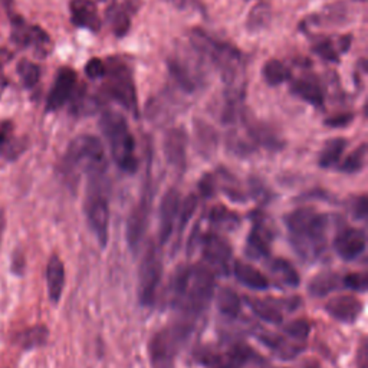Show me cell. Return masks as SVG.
<instances>
[{
    "instance_id": "obj_30",
    "label": "cell",
    "mask_w": 368,
    "mask_h": 368,
    "mask_svg": "<svg viewBox=\"0 0 368 368\" xmlns=\"http://www.w3.org/2000/svg\"><path fill=\"white\" fill-rule=\"evenodd\" d=\"M340 278L335 274L331 272H324L317 275L311 282L308 290L314 296H324L328 295L330 292L335 291L340 285Z\"/></svg>"
},
{
    "instance_id": "obj_10",
    "label": "cell",
    "mask_w": 368,
    "mask_h": 368,
    "mask_svg": "<svg viewBox=\"0 0 368 368\" xmlns=\"http://www.w3.org/2000/svg\"><path fill=\"white\" fill-rule=\"evenodd\" d=\"M201 255L206 260L208 268L213 272H219L220 275H226L231 268V258H232V248L219 235L209 233L203 237L201 243Z\"/></svg>"
},
{
    "instance_id": "obj_9",
    "label": "cell",
    "mask_w": 368,
    "mask_h": 368,
    "mask_svg": "<svg viewBox=\"0 0 368 368\" xmlns=\"http://www.w3.org/2000/svg\"><path fill=\"white\" fill-rule=\"evenodd\" d=\"M12 40L19 48H35L39 53H48L51 39L39 26L28 25L19 15L12 16Z\"/></svg>"
},
{
    "instance_id": "obj_25",
    "label": "cell",
    "mask_w": 368,
    "mask_h": 368,
    "mask_svg": "<svg viewBox=\"0 0 368 368\" xmlns=\"http://www.w3.org/2000/svg\"><path fill=\"white\" fill-rule=\"evenodd\" d=\"M345 147H346V140L344 138H333L330 141H326L322 151L319 153L318 158L319 167L330 169L335 166L340 161L342 153L345 151Z\"/></svg>"
},
{
    "instance_id": "obj_46",
    "label": "cell",
    "mask_w": 368,
    "mask_h": 368,
    "mask_svg": "<svg viewBox=\"0 0 368 368\" xmlns=\"http://www.w3.org/2000/svg\"><path fill=\"white\" fill-rule=\"evenodd\" d=\"M170 2L178 9H189L197 6V0H170Z\"/></svg>"
},
{
    "instance_id": "obj_42",
    "label": "cell",
    "mask_w": 368,
    "mask_h": 368,
    "mask_svg": "<svg viewBox=\"0 0 368 368\" xmlns=\"http://www.w3.org/2000/svg\"><path fill=\"white\" fill-rule=\"evenodd\" d=\"M351 121H353V114H340V115H334L333 118L326 119L325 124L333 128H340V127L349 126Z\"/></svg>"
},
{
    "instance_id": "obj_45",
    "label": "cell",
    "mask_w": 368,
    "mask_h": 368,
    "mask_svg": "<svg viewBox=\"0 0 368 368\" xmlns=\"http://www.w3.org/2000/svg\"><path fill=\"white\" fill-rule=\"evenodd\" d=\"M200 190L204 196H212L215 192V178L212 176H206L200 183Z\"/></svg>"
},
{
    "instance_id": "obj_34",
    "label": "cell",
    "mask_w": 368,
    "mask_h": 368,
    "mask_svg": "<svg viewBox=\"0 0 368 368\" xmlns=\"http://www.w3.org/2000/svg\"><path fill=\"white\" fill-rule=\"evenodd\" d=\"M17 74L22 79V83L26 88H33L40 78V69L36 64L31 62L28 59L20 60L17 65Z\"/></svg>"
},
{
    "instance_id": "obj_32",
    "label": "cell",
    "mask_w": 368,
    "mask_h": 368,
    "mask_svg": "<svg viewBox=\"0 0 368 368\" xmlns=\"http://www.w3.org/2000/svg\"><path fill=\"white\" fill-rule=\"evenodd\" d=\"M271 22V9L268 5L259 3L256 5L248 17V29L251 32H258L262 31L265 26H268Z\"/></svg>"
},
{
    "instance_id": "obj_5",
    "label": "cell",
    "mask_w": 368,
    "mask_h": 368,
    "mask_svg": "<svg viewBox=\"0 0 368 368\" xmlns=\"http://www.w3.org/2000/svg\"><path fill=\"white\" fill-rule=\"evenodd\" d=\"M194 330L190 321L177 322L160 330L149 344V357L153 368H173L174 361Z\"/></svg>"
},
{
    "instance_id": "obj_35",
    "label": "cell",
    "mask_w": 368,
    "mask_h": 368,
    "mask_svg": "<svg viewBox=\"0 0 368 368\" xmlns=\"http://www.w3.org/2000/svg\"><path fill=\"white\" fill-rule=\"evenodd\" d=\"M197 209V197L194 194L187 196L183 201V208L178 213V232L181 233L183 229L186 228V224L189 223V220L192 219V216L194 215Z\"/></svg>"
},
{
    "instance_id": "obj_2",
    "label": "cell",
    "mask_w": 368,
    "mask_h": 368,
    "mask_svg": "<svg viewBox=\"0 0 368 368\" xmlns=\"http://www.w3.org/2000/svg\"><path fill=\"white\" fill-rule=\"evenodd\" d=\"M296 253L305 260L317 259L325 249L328 216L311 208H299L285 217Z\"/></svg>"
},
{
    "instance_id": "obj_37",
    "label": "cell",
    "mask_w": 368,
    "mask_h": 368,
    "mask_svg": "<svg viewBox=\"0 0 368 368\" xmlns=\"http://www.w3.org/2000/svg\"><path fill=\"white\" fill-rule=\"evenodd\" d=\"M341 283L345 286V288L362 294L367 291L368 278L365 274H349L342 278Z\"/></svg>"
},
{
    "instance_id": "obj_15",
    "label": "cell",
    "mask_w": 368,
    "mask_h": 368,
    "mask_svg": "<svg viewBox=\"0 0 368 368\" xmlns=\"http://www.w3.org/2000/svg\"><path fill=\"white\" fill-rule=\"evenodd\" d=\"M362 308V302L353 295L334 296L325 305V311L330 314V317L344 324L356 322L361 315Z\"/></svg>"
},
{
    "instance_id": "obj_8",
    "label": "cell",
    "mask_w": 368,
    "mask_h": 368,
    "mask_svg": "<svg viewBox=\"0 0 368 368\" xmlns=\"http://www.w3.org/2000/svg\"><path fill=\"white\" fill-rule=\"evenodd\" d=\"M162 276V262L156 246H150L141 260L138 275V298L141 305L151 306Z\"/></svg>"
},
{
    "instance_id": "obj_43",
    "label": "cell",
    "mask_w": 368,
    "mask_h": 368,
    "mask_svg": "<svg viewBox=\"0 0 368 368\" xmlns=\"http://www.w3.org/2000/svg\"><path fill=\"white\" fill-rule=\"evenodd\" d=\"M367 197L361 196L353 203V213L357 219H365L367 217Z\"/></svg>"
},
{
    "instance_id": "obj_41",
    "label": "cell",
    "mask_w": 368,
    "mask_h": 368,
    "mask_svg": "<svg viewBox=\"0 0 368 368\" xmlns=\"http://www.w3.org/2000/svg\"><path fill=\"white\" fill-rule=\"evenodd\" d=\"M10 58H12V53L8 49L0 48V95H2V92L8 84V81L3 75V67H5V64L9 62Z\"/></svg>"
},
{
    "instance_id": "obj_47",
    "label": "cell",
    "mask_w": 368,
    "mask_h": 368,
    "mask_svg": "<svg viewBox=\"0 0 368 368\" xmlns=\"http://www.w3.org/2000/svg\"><path fill=\"white\" fill-rule=\"evenodd\" d=\"M240 367V364L239 362H236L235 360H232V358H229V361H226V362H215V367L213 368H239Z\"/></svg>"
},
{
    "instance_id": "obj_12",
    "label": "cell",
    "mask_w": 368,
    "mask_h": 368,
    "mask_svg": "<svg viewBox=\"0 0 368 368\" xmlns=\"http://www.w3.org/2000/svg\"><path fill=\"white\" fill-rule=\"evenodd\" d=\"M365 248L367 235L362 229L358 228L342 229L334 240V249L337 255L346 262H351L360 258L365 252Z\"/></svg>"
},
{
    "instance_id": "obj_20",
    "label": "cell",
    "mask_w": 368,
    "mask_h": 368,
    "mask_svg": "<svg viewBox=\"0 0 368 368\" xmlns=\"http://www.w3.org/2000/svg\"><path fill=\"white\" fill-rule=\"evenodd\" d=\"M233 274L236 279L252 291H267L269 288V281L259 269L246 262H235Z\"/></svg>"
},
{
    "instance_id": "obj_4",
    "label": "cell",
    "mask_w": 368,
    "mask_h": 368,
    "mask_svg": "<svg viewBox=\"0 0 368 368\" xmlns=\"http://www.w3.org/2000/svg\"><path fill=\"white\" fill-rule=\"evenodd\" d=\"M99 127L106 135L115 165L126 173H135L138 160L135 156V140L126 118L119 112L106 111L101 115Z\"/></svg>"
},
{
    "instance_id": "obj_13",
    "label": "cell",
    "mask_w": 368,
    "mask_h": 368,
    "mask_svg": "<svg viewBox=\"0 0 368 368\" xmlns=\"http://www.w3.org/2000/svg\"><path fill=\"white\" fill-rule=\"evenodd\" d=\"M76 88V74L71 68H62L51 88V92L47 99V111H56L62 108L71 99Z\"/></svg>"
},
{
    "instance_id": "obj_40",
    "label": "cell",
    "mask_w": 368,
    "mask_h": 368,
    "mask_svg": "<svg viewBox=\"0 0 368 368\" xmlns=\"http://www.w3.org/2000/svg\"><path fill=\"white\" fill-rule=\"evenodd\" d=\"M314 52L326 60H331V62H337L338 60V53L335 52V47L330 42V40H321L319 44L314 47Z\"/></svg>"
},
{
    "instance_id": "obj_7",
    "label": "cell",
    "mask_w": 368,
    "mask_h": 368,
    "mask_svg": "<svg viewBox=\"0 0 368 368\" xmlns=\"http://www.w3.org/2000/svg\"><path fill=\"white\" fill-rule=\"evenodd\" d=\"M102 177H92L87 192L85 215L90 223V228L94 232L99 246L104 249L110 237V206L106 194L102 193L99 180Z\"/></svg>"
},
{
    "instance_id": "obj_26",
    "label": "cell",
    "mask_w": 368,
    "mask_h": 368,
    "mask_svg": "<svg viewBox=\"0 0 368 368\" xmlns=\"http://www.w3.org/2000/svg\"><path fill=\"white\" fill-rule=\"evenodd\" d=\"M262 75L265 83L271 87H278L283 83H286L291 78V71L286 68L281 60L278 59H271L267 64L263 65Z\"/></svg>"
},
{
    "instance_id": "obj_44",
    "label": "cell",
    "mask_w": 368,
    "mask_h": 368,
    "mask_svg": "<svg viewBox=\"0 0 368 368\" xmlns=\"http://www.w3.org/2000/svg\"><path fill=\"white\" fill-rule=\"evenodd\" d=\"M25 269V258L20 252H15L12 258V271L16 275H22Z\"/></svg>"
},
{
    "instance_id": "obj_39",
    "label": "cell",
    "mask_w": 368,
    "mask_h": 368,
    "mask_svg": "<svg viewBox=\"0 0 368 368\" xmlns=\"http://www.w3.org/2000/svg\"><path fill=\"white\" fill-rule=\"evenodd\" d=\"M107 72V67L106 64L102 62L101 59L98 58H92L88 60V64L85 65V74L90 79L95 81V79H102L106 76Z\"/></svg>"
},
{
    "instance_id": "obj_18",
    "label": "cell",
    "mask_w": 368,
    "mask_h": 368,
    "mask_svg": "<svg viewBox=\"0 0 368 368\" xmlns=\"http://www.w3.org/2000/svg\"><path fill=\"white\" fill-rule=\"evenodd\" d=\"M271 231L265 224L256 221L246 242V255L253 260L267 259L271 253Z\"/></svg>"
},
{
    "instance_id": "obj_22",
    "label": "cell",
    "mask_w": 368,
    "mask_h": 368,
    "mask_svg": "<svg viewBox=\"0 0 368 368\" xmlns=\"http://www.w3.org/2000/svg\"><path fill=\"white\" fill-rule=\"evenodd\" d=\"M291 92L296 95L298 98L308 102V104L314 107H322L324 106V91L322 87L317 79L308 76V78H299L294 81L291 85Z\"/></svg>"
},
{
    "instance_id": "obj_3",
    "label": "cell",
    "mask_w": 368,
    "mask_h": 368,
    "mask_svg": "<svg viewBox=\"0 0 368 368\" xmlns=\"http://www.w3.org/2000/svg\"><path fill=\"white\" fill-rule=\"evenodd\" d=\"M107 170L104 146L94 135H79L71 144L62 160V173L69 180H76L79 174L88 178L102 177Z\"/></svg>"
},
{
    "instance_id": "obj_23",
    "label": "cell",
    "mask_w": 368,
    "mask_h": 368,
    "mask_svg": "<svg viewBox=\"0 0 368 368\" xmlns=\"http://www.w3.org/2000/svg\"><path fill=\"white\" fill-rule=\"evenodd\" d=\"M251 310L265 322L278 325L282 322V310L279 301H271V299H256V298H248L246 299Z\"/></svg>"
},
{
    "instance_id": "obj_14",
    "label": "cell",
    "mask_w": 368,
    "mask_h": 368,
    "mask_svg": "<svg viewBox=\"0 0 368 368\" xmlns=\"http://www.w3.org/2000/svg\"><path fill=\"white\" fill-rule=\"evenodd\" d=\"M180 193L176 189H170L161 199L160 203V221H158V240L165 244L174 231V223L178 216Z\"/></svg>"
},
{
    "instance_id": "obj_49",
    "label": "cell",
    "mask_w": 368,
    "mask_h": 368,
    "mask_svg": "<svg viewBox=\"0 0 368 368\" xmlns=\"http://www.w3.org/2000/svg\"><path fill=\"white\" fill-rule=\"evenodd\" d=\"M3 231H5V217H3V213H0V240H2Z\"/></svg>"
},
{
    "instance_id": "obj_24",
    "label": "cell",
    "mask_w": 368,
    "mask_h": 368,
    "mask_svg": "<svg viewBox=\"0 0 368 368\" xmlns=\"http://www.w3.org/2000/svg\"><path fill=\"white\" fill-rule=\"evenodd\" d=\"M49 331L45 325H35L31 328L19 333L16 335V342L24 350H33L37 346H42L48 342Z\"/></svg>"
},
{
    "instance_id": "obj_19",
    "label": "cell",
    "mask_w": 368,
    "mask_h": 368,
    "mask_svg": "<svg viewBox=\"0 0 368 368\" xmlns=\"http://www.w3.org/2000/svg\"><path fill=\"white\" fill-rule=\"evenodd\" d=\"M25 150H26V141L13 137L12 122L0 121V157L13 161Z\"/></svg>"
},
{
    "instance_id": "obj_48",
    "label": "cell",
    "mask_w": 368,
    "mask_h": 368,
    "mask_svg": "<svg viewBox=\"0 0 368 368\" xmlns=\"http://www.w3.org/2000/svg\"><path fill=\"white\" fill-rule=\"evenodd\" d=\"M360 354H361L360 365H361V368H365V361H367V350H365V344L362 345V349L360 350Z\"/></svg>"
},
{
    "instance_id": "obj_29",
    "label": "cell",
    "mask_w": 368,
    "mask_h": 368,
    "mask_svg": "<svg viewBox=\"0 0 368 368\" xmlns=\"http://www.w3.org/2000/svg\"><path fill=\"white\" fill-rule=\"evenodd\" d=\"M271 272L281 281V283L291 286V288H296L299 285V275L296 269L292 267L290 262H286L285 259H275L271 263Z\"/></svg>"
},
{
    "instance_id": "obj_21",
    "label": "cell",
    "mask_w": 368,
    "mask_h": 368,
    "mask_svg": "<svg viewBox=\"0 0 368 368\" xmlns=\"http://www.w3.org/2000/svg\"><path fill=\"white\" fill-rule=\"evenodd\" d=\"M47 283H48V294L49 299L53 303H58L64 292L65 286V267L62 260L56 255H53L47 267Z\"/></svg>"
},
{
    "instance_id": "obj_16",
    "label": "cell",
    "mask_w": 368,
    "mask_h": 368,
    "mask_svg": "<svg viewBox=\"0 0 368 368\" xmlns=\"http://www.w3.org/2000/svg\"><path fill=\"white\" fill-rule=\"evenodd\" d=\"M69 8L71 20L76 28L91 32H98L101 29L102 20L92 0H72Z\"/></svg>"
},
{
    "instance_id": "obj_17",
    "label": "cell",
    "mask_w": 368,
    "mask_h": 368,
    "mask_svg": "<svg viewBox=\"0 0 368 368\" xmlns=\"http://www.w3.org/2000/svg\"><path fill=\"white\" fill-rule=\"evenodd\" d=\"M186 133L180 128H173L166 134L165 138V154L169 165L177 170L186 169Z\"/></svg>"
},
{
    "instance_id": "obj_27",
    "label": "cell",
    "mask_w": 368,
    "mask_h": 368,
    "mask_svg": "<svg viewBox=\"0 0 368 368\" xmlns=\"http://www.w3.org/2000/svg\"><path fill=\"white\" fill-rule=\"evenodd\" d=\"M242 301L231 288H221L217 292V310L229 318H236L240 312Z\"/></svg>"
},
{
    "instance_id": "obj_11",
    "label": "cell",
    "mask_w": 368,
    "mask_h": 368,
    "mask_svg": "<svg viewBox=\"0 0 368 368\" xmlns=\"http://www.w3.org/2000/svg\"><path fill=\"white\" fill-rule=\"evenodd\" d=\"M150 208H151V187L142 192V196L127 223V240L133 251L137 249L142 237L146 235Z\"/></svg>"
},
{
    "instance_id": "obj_31",
    "label": "cell",
    "mask_w": 368,
    "mask_h": 368,
    "mask_svg": "<svg viewBox=\"0 0 368 368\" xmlns=\"http://www.w3.org/2000/svg\"><path fill=\"white\" fill-rule=\"evenodd\" d=\"M367 158V146L361 144L357 150H354L349 157H346L340 166V172L346 174H354L364 169Z\"/></svg>"
},
{
    "instance_id": "obj_28",
    "label": "cell",
    "mask_w": 368,
    "mask_h": 368,
    "mask_svg": "<svg viewBox=\"0 0 368 368\" xmlns=\"http://www.w3.org/2000/svg\"><path fill=\"white\" fill-rule=\"evenodd\" d=\"M107 19L115 36L122 37L128 33L131 24H130L128 12L124 8L119 5H112L107 10Z\"/></svg>"
},
{
    "instance_id": "obj_1",
    "label": "cell",
    "mask_w": 368,
    "mask_h": 368,
    "mask_svg": "<svg viewBox=\"0 0 368 368\" xmlns=\"http://www.w3.org/2000/svg\"><path fill=\"white\" fill-rule=\"evenodd\" d=\"M173 303L187 317L208 308L216 290V275L204 265L180 268L173 279Z\"/></svg>"
},
{
    "instance_id": "obj_33",
    "label": "cell",
    "mask_w": 368,
    "mask_h": 368,
    "mask_svg": "<svg viewBox=\"0 0 368 368\" xmlns=\"http://www.w3.org/2000/svg\"><path fill=\"white\" fill-rule=\"evenodd\" d=\"M194 133L197 135V141L203 151L209 153L216 147V134L210 126L204 124L203 121L197 119L194 121Z\"/></svg>"
},
{
    "instance_id": "obj_6",
    "label": "cell",
    "mask_w": 368,
    "mask_h": 368,
    "mask_svg": "<svg viewBox=\"0 0 368 368\" xmlns=\"http://www.w3.org/2000/svg\"><path fill=\"white\" fill-rule=\"evenodd\" d=\"M104 78H107L104 88H102L104 95L117 101L134 117H138L137 92L130 68L119 60L110 59V67L107 68Z\"/></svg>"
},
{
    "instance_id": "obj_38",
    "label": "cell",
    "mask_w": 368,
    "mask_h": 368,
    "mask_svg": "<svg viewBox=\"0 0 368 368\" xmlns=\"http://www.w3.org/2000/svg\"><path fill=\"white\" fill-rule=\"evenodd\" d=\"M210 220L213 223H217L219 226H226V228H231L232 224H236L239 221L235 213L226 210L224 208H215L210 212Z\"/></svg>"
},
{
    "instance_id": "obj_36",
    "label": "cell",
    "mask_w": 368,
    "mask_h": 368,
    "mask_svg": "<svg viewBox=\"0 0 368 368\" xmlns=\"http://www.w3.org/2000/svg\"><path fill=\"white\" fill-rule=\"evenodd\" d=\"M285 333L288 334L291 338L305 341L306 338L310 337L311 325L308 324V321H305V319H295V321H292V322H290L288 325H286Z\"/></svg>"
}]
</instances>
